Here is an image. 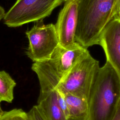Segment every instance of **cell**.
I'll return each instance as SVG.
<instances>
[{"mask_svg":"<svg viewBox=\"0 0 120 120\" xmlns=\"http://www.w3.org/2000/svg\"><path fill=\"white\" fill-rule=\"evenodd\" d=\"M112 120H120V103L119 105L117 111Z\"/></svg>","mask_w":120,"mask_h":120,"instance_id":"15","label":"cell"},{"mask_svg":"<svg viewBox=\"0 0 120 120\" xmlns=\"http://www.w3.org/2000/svg\"><path fill=\"white\" fill-rule=\"evenodd\" d=\"M25 34L29 40L26 54L34 62L49 59L60 45L55 25L44 24L43 20L36 22Z\"/></svg>","mask_w":120,"mask_h":120,"instance_id":"6","label":"cell"},{"mask_svg":"<svg viewBox=\"0 0 120 120\" xmlns=\"http://www.w3.org/2000/svg\"><path fill=\"white\" fill-rule=\"evenodd\" d=\"M66 0H17L6 13L4 23L17 27L31 22L43 20L57 7Z\"/></svg>","mask_w":120,"mask_h":120,"instance_id":"5","label":"cell"},{"mask_svg":"<svg viewBox=\"0 0 120 120\" xmlns=\"http://www.w3.org/2000/svg\"><path fill=\"white\" fill-rule=\"evenodd\" d=\"M37 105L45 120H67L59 107L56 89L40 90Z\"/></svg>","mask_w":120,"mask_h":120,"instance_id":"9","label":"cell"},{"mask_svg":"<svg viewBox=\"0 0 120 120\" xmlns=\"http://www.w3.org/2000/svg\"><path fill=\"white\" fill-rule=\"evenodd\" d=\"M117 1H118V2L119 5H120V0H117Z\"/></svg>","mask_w":120,"mask_h":120,"instance_id":"18","label":"cell"},{"mask_svg":"<svg viewBox=\"0 0 120 120\" xmlns=\"http://www.w3.org/2000/svg\"><path fill=\"white\" fill-rule=\"evenodd\" d=\"M99 68V61L89 52L74 65L56 89L63 95L88 99Z\"/></svg>","mask_w":120,"mask_h":120,"instance_id":"4","label":"cell"},{"mask_svg":"<svg viewBox=\"0 0 120 120\" xmlns=\"http://www.w3.org/2000/svg\"><path fill=\"white\" fill-rule=\"evenodd\" d=\"M6 14L4 9L0 6V21L4 18Z\"/></svg>","mask_w":120,"mask_h":120,"instance_id":"16","label":"cell"},{"mask_svg":"<svg viewBox=\"0 0 120 120\" xmlns=\"http://www.w3.org/2000/svg\"><path fill=\"white\" fill-rule=\"evenodd\" d=\"M78 1L66 0L59 14L55 27L60 45L70 48L76 43L75 34L77 23Z\"/></svg>","mask_w":120,"mask_h":120,"instance_id":"7","label":"cell"},{"mask_svg":"<svg viewBox=\"0 0 120 120\" xmlns=\"http://www.w3.org/2000/svg\"><path fill=\"white\" fill-rule=\"evenodd\" d=\"M57 90V100H58V103L59 107L60 108L62 112L63 113L67 120H68L69 113H68V107L64 95Z\"/></svg>","mask_w":120,"mask_h":120,"instance_id":"13","label":"cell"},{"mask_svg":"<svg viewBox=\"0 0 120 120\" xmlns=\"http://www.w3.org/2000/svg\"><path fill=\"white\" fill-rule=\"evenodd\" d=\"M28 112L31 120H45L37 105L33 106Z\"/></svg>","mask_w":120,"mask_h":120,"instance_id":"14","label":"cell"},{"mask_svg":"<svg viewBox=\"0 0 120 120\" xmlns=\"http://www.w3.org/2000/svg\"><path fill=\"white\" fill-rule=\"evenodd\" d=\"M73 0V1H78V0Z\"/></svg>","mask_w":120,"mask_h":120,"instance_id":"19","label":"cell"},{"mask_svg":"<svg viewBox=\"0 0 120 120\" xmlns=\"http://www.w3.org/2000/svg\"><path fill=\"white\" fill-rule=\"evenodd\" d=\"M89 52L77 42L70 48L59 45L49 59L34 62L31 69L37 75L40 90L56 89L74 65Z\"/></svg>","mask_w":120,"mask_h":120,"instance_id":"3","label":"cell"},{"mask_svg":"<svg viewBox=\"0 0 120 120\" xmlns=\"http://www.w3.org/2000/svg\"><path fill=\"white\" fill-rule=\"evenodd\" d=\"M4 111L2 110L1 108V106H0V116L2 114V113H3Z\"/></svg>","mask_w":120,"mask_h":120,"instance_id":"17","label":"cell"},{"mask_svg":"<svg viewBox=\"0 0 120 120\" xmlns=\"http://www.w3.org/2000/svg\"><path fill=\"white\" fill-rule=\"evenodd\" d=\"M108 61L120 78V19L113 18L106 26L100 37Z\"/></svg>","mask_w":120,"mask_h":120,"instance_id":"8","label":"cell"},{"mask_svg":"<svg viewBox=\"0 0 120 120\" xmlns=\"http://www.w3.org/2000/svg\"><path fill=\"white\" fill-rule=\"evenodd\" d=\"M120 103V78L106 61L100 67L88 99L86 120H112Z\"/></svg>","mask_w":120,"mask_h":120,"instance_id":"2","label":"cell"},{"mask_svg":"<svg viewBox=\"0 0 120 120\" xmlns=\"http://www.w3.org/2000/svg\"><path fill=\"white\" fill-rule=\"evenodd\" d=\"M16 82L8 73L0 71V103H12L14 99V89Z\"/></svg>","mask_w":120,"mask_h":120,"instance_id":"11","label":"cell"},{"mask_svg":"<svg viewBox=\"0 0 120 120\" xmlns=\"http://www.w3.org/2000/svg\"><path fill=\"white\" fill-rule=\"evenodd\" d=\"M75 40L87 49L99 45L107 24L117 15V0H79Z\"/></svg>","mask_w":120,"mask_h":120,"instance_id":"1","label":"cell"},{"mask_svg":"<svg viewBox=\"0 0 120 120\" xmlns=\"http://www.w3.org/2000/svg\"><path fill=\"white\" fill-rule=\"evenodd\" d=\"M68 113V120H86L88 112V99L73 94L64 95Z\"/></svg>","mask_w":120,"mask_h":120,"instance_id":"10","label":"cell"},{"mask_svg":"<svg viewBox=\"0 0 120 120\" xmlns=\"http://www.w3.org/2000/svg\"><path fill=\"white\" fill-rule=\"evenodd\" d=\"M0 120H31L28 112L21 109H14L4 112L0 116Z\"/></svg>","mask_w":120,"mask_h":120,"instance_id":"12","label":"cell"}]
</instances>
